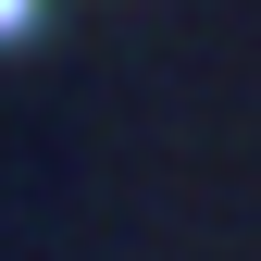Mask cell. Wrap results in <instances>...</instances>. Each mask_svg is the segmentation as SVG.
Masks as SVG:
<instances>
[{
  "instance_id": "6da1fadb",
  "label": "cell",
  "mask_w": 261,
  "mask_h": 261,
  "mask_svg": "<svg viewBox=\"0 0 261 261\" xmlns=\"http://www.w3.org/2000/svg\"><path fill=\"white\" fill-rule=\"evenodd\" d=\"M25 25H38V0H0V38H25Z\"/></svg>"
}]
</instances>
